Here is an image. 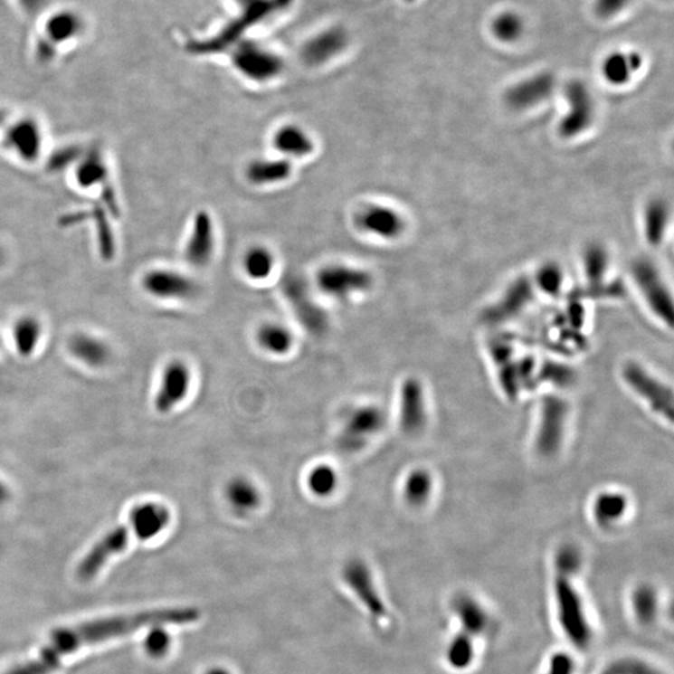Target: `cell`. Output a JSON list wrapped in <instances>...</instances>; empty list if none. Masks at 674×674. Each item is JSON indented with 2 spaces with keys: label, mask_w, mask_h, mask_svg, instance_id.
Here are the masks:
<instances>
[{
  "label": "cell",
  "mask_w": 674,
  "mask_h": 674,
  "mask_svg": "<svg viewBox=\"0 0 674 674\" xmlns=\"http://www.w3.org/2000/svg\"><path fill=\"white\" fill-rule=\"evenodd\" d=\"M199 618V611L193 607L157 608L59 628L52 633L51 640L39 652L37 659L19 664L5 674H51L61 666L62 659L90 644L128 636L146 627L193 623Z\"/></svg>",
  "instance_id": "obj_1"
},
{
  "label": "cell",
  "mask_w": 674,
  "mask_h": 674,
  "mask_svg": "<svg viewBox=\"0 0 674 674\" xmlns=\"http://www.w3.org/2000/svg\"><path fill=\"white\" fill-rule=\"evenodd\" d=\"M386 426V413L374 403L360 404L348 411L341 425L337 443L344 452L360 451Z\"/></svg>",
  "instance_id": "obj_2"
},
{
  "label": "cell",
  "mask_w": 674,
  "mask_h": 674,
  "mask_svg": "<svg viewBox=\"0 0 674 674\" xmlns=\"http://www.w3.org/2000/svg\"><path fill=\"white\" fill-rule=\"evenodd\" d=\"M318 289L328 298L345 300L370 290L373 278L363 269L347 265H328L318 274Z\"/></svg>",
  "instance_id": "obj_3"
},
{
  "label": "cell",
  "mask_w": 674,
  "mask_h": 674,
  "mask_svg": "<svg viewBox=\"0 0 674 674\" xmlns=\"http://www.w3.org/2000/svg\"><path fill=\"white\" fill-rule=\"evenodd\" d=\"M632 275L649 307L670 327L673 322L672 296L659 269L649 260H640L633 265Z\"/></svg>",
  "instance_id": "obj_4"
},
{
  "label": "cell",
  "mask_w": 674,
  "mask_h": 674,
  "mask_svg": "<svg viewBox=\"0 0 674 674\" xmlns=\"http://www.w3.org/2000/svg\"><path fill=\"white\" fill-rule=\"evenodd\" d=\"M555 597H557L558 613L562 627L565 634L576 643L578 647H584L590 641L591 633L588 628L584 607L576 591L574 590L565 574H560L555 580Z\"/></svg>",
  "instance_id": "obj_5"
},
{
  "label": "cell",
  "mask_w": 674,
  "mask_h": 674,
  "mask_svg": "<svg viewBox=\"0 0 674 674\" xmlns=\"http://www.w3.org/2000/svg\"><path fill=\"white\" fill-rule=\"evenodd\" d=\"M623 379L628 386L649 403L657 413L673 419V393L670 387L654 377L646 368L636 363L627 364L623 368Z\"/></svg>",
  "instance_id": "obj_6"
},
{
  "label": "cell",
  "mask_w": 674,
  "mask_h": 674,
  "mask_svg": "<svg viewBox=\"0 0 674 674\" xmlns=\"http://www.w3.org/2000/svg\"><path fill=\"white\" fill-rule=\"evenodd\" d=\"M193 374L186 363L179 358L169 361L161 373L159 389L154 399V407L159 413H172L189 394Z\"/></svg>",
  "instance_id": "obj_7"
},
{
  "label": "cell",
  "mask_w": 674,
  "mask_h": 674,
  "mask_svg": "<svg viewBox=\"0 0 674 674\" xmlns=\"http://www.w3.org/2000/svg\"><path fill=\"white\" fill-rule=\"evenodd\" d=\"M565 98L568 109L558 125V130L561 137L571 139L586 131L593 123L594 101L591 91L581 81H572L568 84Z\"/></svg>",
  "instance_id": "obj_8"
},
{
  "label": "cell",
  "mask_w": 674,
  "mask_h": 674,
  "mask_svg": "<svg viewBox=\"0 0 674 674\" xmlns=\"http://www.w3.org/2000/svg\"><path fill=\"white\" fill-rule=\"evenodd\" d=\"M129 539L130 529L127 526L110 529L84 555L78 565V577L81 581L93 580L111 557L121 554L128 547Z\"/></svg>",
  "instance_id": "obj_9"
},
{
  "label": "cell",
  "mask_w": 674,
  "mask_h": 674,
  "mask_svg": "<svg viewBox=\"0 0 674 674\" xmlns=\"http://www.w3.org/2000/svg\"><path fill=\"white\" fill-rule=\"evenodd\" d=\"M141 286L153 298L161 300H189L196 295L192 279L169 269H154L143 276Z\"/></svg>",
  "instance_id": "obj_10"
},
{
  "label": "cell",
  "mask_w": 674,
  "mask_h": 674,
  "mask_svg": "<svg viewBox=\"0 0 674 674\" xmlns=\"http://www.w3.org/2000/svg\"><path fill=\"white\" fill-rule=\"evenodd\" d=\"M84 24L81 16L73 12H59L49 18L45 26L44 37L39 39L37 54L43 62L51 61L62 43H67L78 37L83 31Z\"/></svg>",
  "instance_id": "obj_11"
},
{
  "label": "cell",
  "mask_w": 674,
  "mask_h": 674,
  "mask_svg": "<svg viewBox=\"0 0 674 674\" xmlns=\"http://www.w3.org/2000/svg\"><path fill=\"white\" fill-rule=\"evenodd\" d=\"M5 147L24 163H34L41 157L44 138L41 125L33 118L16 120L5 134Z\"/></svg>",
  "instance_id": "obj_12"
},
{
  "label": "cell",
  "mask_w": 674,
  "mask_h": 674,
  "mask_svg": "<svg viewBox=\"0 0 674 674\" xmlns=\"http://www.w3.org/2000/svg\"><path fill=\"white\" fill-rule=\"evenodd\" d=\"M344 581L354 591L358 600L363 602L371 616L376 620H384L387 616L386 607L381 601L379 592L375 587L373 576L366 564L361 560H351L345 565L343 571Z\"/></svg>",
  "instance_id": "obj_13"
},
{
  "label": "cell",
  "mask_w": 674,
  "mask_h": 674,
  "mask_svg": "<svg viewBox=\"0 0 674 674\" xmlns=\"http://www.w3.org/2000/svg\"><path fill=\"white\" fill-rule=\"evenodd\" d=\"M172 521V512L164 503L147 501L131 508L129 525L135 537L150 541L163 534Z\"/></svg>",
  "instance_id": "obj_14"
},
{
  "label": "cell",
  "mask_w": 674,
  "mask_h": 674,
  "mask_svg": "<svg viewBox=\"0 0 674 674\" xmlns=\"http://www.w3.org/2000/svg\"><path fill=\"white\" fill-rule=\"evenodd\" d=\"M358 228L368 235L383 240H394L404 230V220L400 213L386 205L366 206L358 214Z\"/></svg>",
  "instance_id": "obj_15"
},
{
  "label": "cell",
  "mask_w": 674,
  "mask_h": 674,
  "mask_svg": "<svg viewBox=\"0 0 674 674\" xmlns=\"http://www.w3.org/2000/svg\"><path fill=\"white\" fill-rule=\"evenodd\" d=\"M426 423V403L420 381L410 377L400 389V426L406 433H417Z\"/></svg>",
  "instance_id": "obj_16"
},
{
  "label": "cell",
  "mask_w": 674,
  "mask_h": 674,
  "mask_svg": "<svg viewBox=\"0 0 674 674\" xmlns=\"http://www.w3.org/2000/svg\"><path fill=\"white\" fill-rule=\"evenodd\" d=\"M215 249V229L209 213L199 212L194 218L192 233L187 240L185 258L196 268L208 265Z\"/></svg>",
  "instance_id": "obj_17"
},
{
  "label": "cell",
  "mask_w": 674,
  "mask_h": 674,
  "mask_svg": "<svg viewBox=\"0 0 674 674\" xmlns=\"http://www.w3.org/2000/svg\"><path fill=\"white\" fill-rule=\"evenodd\" d=\"M567 406L560 399H547L542 406L541 426H539L537 447L539 451L551 455L561 446Z\"/></svg>",
  "instance_id": "obj_18"
},
{
  "label": "cell",
  "mask_w": 674,
  "mask_h": 674,
  "mask_svg": "<svg viewBox=\"0 0 674 674\" xmlns=\"http://www.w3.org/2000/svg\"><path fill=\"white\" fill-rule=\"evenodd\" d=\"M555 88V79L548 74H538L524 79L508 91L506 99L509 107L517 110L529 109L550 97Z\"/></svg>",
  "instance_id": "obj_19"
},
{
  "label": "cell",
  "mask_w": 674,
  "mask_h": 674,
  "mask_svg": "<svg viewBox=\"0 0 674 674\" xmlns=\"http://www.w3.org/2000/svg\"><path fill=\"white\" fill-rule=\"evenodd\" d=\"M226 505L236 515L252 514L261 506L262 495L258 485L246 476H233L223 488Z\"/></svg>",
  "instance_id": "obj_20"
},
{
  "label": "cell",
  "mask_w": 674,
  "mask_h": 674,
  "mask_svg": "<svg viewBox=\"0 0 674 674\" xmlns=\"http://www.w3.org/2000/svg\"><path fill=\"white\" fill-rule=\"evenodd\" d=\"M642 67V55L634 52H612L602 62L601 74L612 87H623Z\"/></svg>",
  "instance_id": "obj_21"
},
{
  "label": "cell",
  "mask_w": 674,
  "mask_h": 674,
  "mask_svg": "<svg viewBox=\"0 0 674 674\" xmlns=\"http://www.w3.org/2000/svg\"><path fill=\"white\" fill-rule=\"evenodd\" d=\"M68 348L75 358L90 367H103L111 357L108 344L87 332H77L69 338Z\"/></svg>",
  "instance_id": "obj_22"
},
{
  "label": "cell",
  "mask_w": 674,
  "mask_h": 674,
  "mask_svg": "<svg viewBox=\"0 0 674 674\" xmlns=\"http://www.w3.org/2000/svg\"><path fill=\"white\" fill-rule=\"evenodd\" d=\"M236 67L254 81H269L280 71L281 62L269 52L244 49L235 59Z\"/></svg>",
  "instance_id": "obj_23"
},
{
  "label": "cell",
  "mask_w": 674,
  "mask_h": 674,
  "mask_svg": "<svg viewBox=\"0 0 674 674\" xmlns=\"http://www.w3.org/2000/svg\"><path fill=\"white\" fill-rule=\"evenodd\" d=\"M259 346L272 356H285L294 347L291 331L279 322H266L256 332Z\"/></svg>",
  "instance_id": "obj_24"
},
{
  "label": "cell",
  "mask_w": 674,
  "mask_h": 674,
  "mask_svg": "<svg viewBox=\"0 0 674 674\" xmlns=\"http://www.w3.org/2000/svg\"><path fill=\"white\" fill-rule=\"evenodd\" d=\"M291 172V163L288 159H261L252 161L246 174L255 185H272L285 182Z\"/></svg>",
  "instance_id": "obj_25"
},
{
  "label": "cell",
  "mask_w": 674,
  "mask_h": 674,
  "mask_svg": "<svg viewBox=\"0 0 674 674\" xmlns=\"http://www.w3.org/2000/svg\"><path fill=\"white\" fill-rule=\"evenodd\" d=\"M274 146L286 157H307L314 150V143L304 129L298 125H286L274 137Z\"/></svg>",
  "instance_id": "obj_26"
},
{
  "label": "cell",
  "mask_w": 674,
  "mask_h": 674,
  "mask_svg": "<svg viewBox=\"0 0 674 674\" xmlns=\"http://www.w3.org/2000/svg\"><path fill=\"white\" fill-rule=\"evenodd\" d=\"M13 341L16 353L22 357H31L37 350L42 337V324L37 318L26 315L15 321L13 327Z\"/></svg>",
  "instance_id": "obj_27"
},
{
  "label": "cell",
  "mask_w": 674,
  "mask_h": 674,
  "mask_svg": "<svg viewBox=\"0 0 674 674\" xmlns=\"http://www.w3.org/2000/svg\"><path fill=\"white\" fill-rule=\"evenodd\" d=\"M491 34L503 44H514L525 34L524 16L514 11H503L493 16L491 24Z\"/></svg>",
  "instance_id": "obj_28"
},
{
  "label": "cell",
  "mask_w": 674,
  "mask_h": 674,
  "mask_svg": "<svg viewBox=\"0 0 674 674\" xmlns=\"http://www.w3.org/2000/svg\"><path fill=\"white\" fill-rule=\"evenodd\" d=\"M78 185L90 187L108 179V166L100 151L93 150L79 161L75 170Z\"/></svg>",
  "instance_id": "obj_29"
},
{
  "label": "cell",
  "mask_w": 674,
  "mask_h": 674,
  "mask_svg": "<svg viewBox=\"0 0 674 674\" xmlns=\"http://www.w3.org/2000/svg\"><path fill=\"white\" fill-rule=\"evenodd\" d=\"M669 205L663 200H653L647 206L644 233L650 244L659 245L662 242L669 226Z\"/></svg>",
  "instance_id": "obj_30"
},
{
  "label": "cell",
  "mask_w": 674,
  "mask_h": 674,
  "mask_svg": "<svg viewBox=\"0 0 674 674\" xmlns=\"http://www.w3.org/2000/svg\"><path fill=\"white\" fill-rule=\"evenodd\" d=\"M307 486L315 498H331L338 488L337 470L325 463L312 467L310 472L308 473Z\"/></svg>",
  "instance_id": "obj_31"
},
{
  "label": "cell",
  "mask_w": 674,
  "mask_h": 674,
  "mask_svg": "<svg viewBox=\"0 0 674 674\" xmlns=\"http://www.w3.org/2000/svg\"><path fill=\"white\" fill-rule=\"evenodd\" d=\"M432 492V479L425 470H413L403 483L404 501L413 508H419L430 498Z\"/></svg>",
  "instance_id": "obj_32"
},
{
  "label": "cell",
  "mask_w": 674,
  "mask_h": 674,
  "mask_svg": "<svg viewBox=\"0 0 674 674\" xmlns=\"http://www.w3.org/2000/svg\"><path fill=\"white\" fill-rule=\"evenodd\" d=\"M627 502L621 493H604L597 498L594 516L598 524L607 526L620 521L626 512Z\"/></svg>",
  "instance_id": "obj_33"
},
{
  "label": "cell",
  "mask_w": 674,
  "mask_h": 674,
  "mask_svg": "<svg viewBox=\"0 0 674 674\" xmlns=\"http://www.w3.org/2000/svg\"><path fill=\"white\" fill-rule=\"evenodd\" d=\"M244 269L249 278L264 280L274 270V256L268 249L256 246L245 255Z\"/></svg>",
  "instance_id": "obj_34"
},
{
  "label": "cell",
  "mask_w": 674,
  "mask_h": 674,
  "mask_svg": "<svg viewBox=\"0 0 674 674\" xmlns=\"http://www.w3.org/2000/svg\"><path fill=\"white\" fill-rule=\"evenodd\" d=\"M457 613L461 618L466 634L481 633L483 628L486 627V623H488V618H486L482 608L470 598H462V600L457 602Z\"/></svg>",
  "instance_id": "obj_35"
},
{
  "label": "cell",
  "mask_w": 674,
  "mask_h": 674,
  "mask_svg": "<svg viewBox=\"0 0 674 674\" xmlns=\"http://www.w3.org/2000/svg\"><path fill=\"white\" fill-rule=\"evenodd\" d=\"M610 259L608 252L602 245L588 246L584 254V274L592 281H600L607 274Z\"/></svg>",
  "instance_id": "obj_36"
},
{
  "label": "cell",
  "mask_w": 674,
  "mask_h": 674,
  "mask_svg": "<svg viewBox=\"0 0 674 674\" xmlns=\"http://www.w3.org/2000/svg\"><path fill=\"white\" fill-rule=\"evenodd\" d=\"M529 294H531V292H529L527 282H519L514 290L509 292V294L499 302L498 310L492 311V314H498L492 318H499V320H503V318L511 317V314H514V312L516 314L519 309L524 308V304L526 305V302L528 300Z\"/></svg>",
  "instance_id": "obj_37"
},
{
  "label": "cell",
  "mask_w": 674,
  "mask_h": 674,
  "mask_svg": "<svg viewBox=\"0 0 674 674\" xmlns=\"http://www.w3.org/2000/svg\"><path fill=\"white\" fill-rule=\"evenodd\" d=\"M447 659L455 669H466L473 659V647L469 634H460L452 641L447 652Z\"/></svg>",
  "instance_id": "obj_38"
},
{
  "label": "cell",
  "mask_w": 674,
  "mask_h": 674,
  "mask_svg": "<svg viewBox=\"0 0 674 674\" xmlns=\"http://www.w3.org/2000/svg\"><path fill=\"white\" fill-rule=\"evenodd\" d=\"M170 636L161 627H153L146 638L144 647H146L147 653L149 654L153 659H161L166 656L167 650L170 649Z\"/></svg>",
  "instance_id": "obj_39"
},
{
  "label": "cell",
  "mask_w": 674,
  "mask_h": 674,
  "mask_svg": "<svg viewBox=\"0 0 674 674\" xmlns=\"http://www.w3.org/2000/svg\"><path fill=\"white\" fill-rule=\"evenodd\" d=\"M537 281L539 288L548 294H555L561 290L564 275L561 269L555 265H546L539 270Z\"/></svg>",
  "instance_id": "obj_40"
},
{
  "label": "cell",
  "mask_w": 674,
  "mask_h": 674,
  "mask_svg": "<svg viewBox=\"0 0 674 674\" xmlns=\"http://www.w3.org/2000/svg\"><path fill=\"white\" fill-rule=\"evenodd\" d=\"M634 606H636L637 616L647 622L652 620L654 611H656V597L650 588L642 587L636 592L634 598Z\"/></svg>",
  "instance_id": "obj_41"
},
{
  "label": "cell",
  "mask_w": 674,
  "mask_h": 674,
  "mask_svg": "<svg viewBox=\"0 0 674 674\" xmlns=\"http://www.w3.org/2000/svg\"><path fill=\"white\" fill-rule=\"evenodd\" d=\"M631 0H594V13L602 19H613L622 14Z\"/></svg>",
  "instance_id": "obj_42"
},
{
  "label": "cell",
  "mask_w": 674,
  "mask_h": 674,
  "mask_svg": "<svg viewBox=\"0 0 674 674\" xmlns=\"http://www.w3.org/2000/svg\"><path fill=\"white\" fill-rule=\"evenodd\" d=\"M603 674H660L650 669L647 664L637 662V660H622L613 664Z\"/></svg>",
  "instance_id": "obj_43"
},
{
  "label": "cell",
  "mask_w": 674,
  "mask_h": 674,
  "mask_svg": "<svg viewBox=\"0 0 674 674\" xmlns=\"http://www.w3.org/2000/svg\"><path fill=\"white\" fill-rule=\"evenodd\" d=\"M79 157H81V151L77 147H67V149L59 150L58 153L54 154V157H52L49 166L52 170H59L62 167L68 166V164L77 160Z\"/></svg>",
  "instance_id": "obj_44"
},
{
  "label": "cell",
  "mask_w": 674,
  "mask_h": 674,
  "mask_svg": "<svg viewBox=\"0 0 674 674\" xmlns=\"http://www.w3.org/2000/svg\"><path fill=\"white\" fill-rule=\"evenodd\" d=\"M572 670H574V663H572L570 657L560 653L555 654L552 659L548 674H572Z\"/></svg>",
  "instance_id": "obj_45"
},
{
  "label": "cell",
  "mask_w": 674,
  "mask_h": 674,
  "mask_svg": "<svg viewBox=\"0 0 674 674\" xmlns=\"http://www.w3.org/2000/svg\"><path fill=\"white\" fill-rule=\"evenodd\" d=\"M28 14L34 15L47 6L49 0H18Z\"/></svg>",
  "instance_id": "obj_46"
},
{
  "label": "cell",
  "mask_w": 674,
  "mask_h": 674,
  "mask_svg": "<svg viewBox=\"0 0 674 674\" xmlns=\"http://www.w3.org/2000/svg\"><path fill=\"white\" fill-rule=\"evenodd\" d=\"M11 498V489L0 479V508L5 506Z\"/></svg>",
  "instance_id": "obj_47"
},
{
  "label": "cell",
  "mask_w": 674,
  "mask_h": 674,
  "mask_svg": "<svg viewBox=\"0 0 674 674\" xmlns=\"http://www.w3.org/2000/svg\"><path fill=\"white\" fill-rule=\"evenodd\" d=\"M5 250L0 248V268H2L3 264H5Z\"/></svg>",
  "instance_id": "obj_48"
},
{
  "label": "cell",
  "mask_w": 674,
  "mask_h": 674,
  "mask_svg": "<svg viewBox=\"0 0 674 674\" xmlns=\"http://www.w3.org/2000/svg\"><path fill=\"white\" fill-rule=\"evenodd\" d=\"M208 674H230V673L226 672V670H223V669H213V670H210Z\"/></svg>",
  "instance_id": "obj_49"
},
{
  "label": "cell",
  "mask_w": 674,
  "mask_h": 674,
  "mask_svg": "<svg viewBox=\"0 0 674 674\" xmlns=\"http://www.w3.org/2000/svg\"><path fill=\"white\" fill-rule=\"evenodd\" d=\"M2 119H3V114L0 113V123H2Z\"/></svg>",
  "instance_id": "obj_50"
}]
</instances>
